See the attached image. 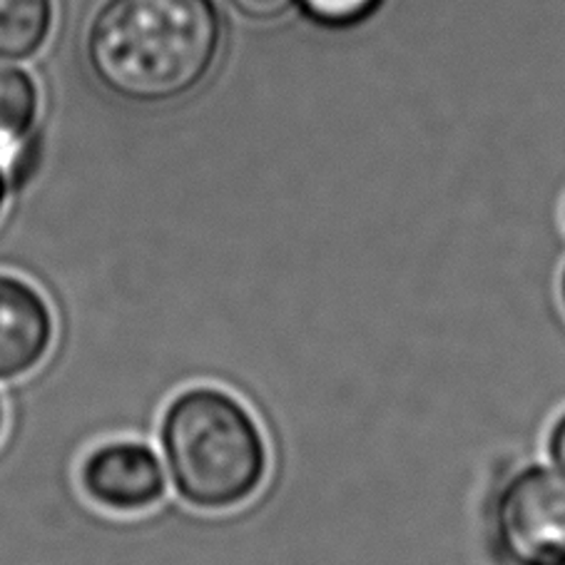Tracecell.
<instances>
[{"instance_id": "cell-1", "label": "cell", "mask_w": 565, "mask_h": 565, "mask_svg": "<svg viewBox=\"0 0 565 565\" xmlns=\"http://www.w3.org/2000/svg\"><path fill=\"white\" fill-rule=\"evenodd\" d=\"M220 47L212 0H107L85 35L95 81L130 105L188 97L210 77Z\"/></svg>"}, {"instance_id": "cell-2", "label": "cell", "mask_w": 565, "mask_h": 565, "mask_svg": "<svg viewBox=\"0 0 565 565\" xmlns=\"http://www.w3.org/2000/svg\"><path fill=\"white\" fill-rule=\"evenodd\" d=\"M168 473L180 499L200 511H230L255 495L269 471L257 418L237 396L194 386L172 398L160 424Z\"/></svg>"}, {"instance_id": "cell-3", "label": "cell", "mask_w": 565, "mask_h": 565, "mask_svg": "<svg viewBox=\"0 0 565 565\" xmlns=\"http://www.w3.org/2000/svg\"><path fill=\"white\" fill-rule=\"evenodd\" d=\"M493 529L511 565L565 558V476L545 466L515 471L495 499Z\"/></svg>"}, {"instance_id": "cell-4", "label": "cell", "mask_w": 565, "mask_h": 565, "mask_svg": "<svg viewBox=\"0 0 565 565\" xmlns=\"http://www.w3.org/2000/svg\"><path fill=\"white\" fill-rule=\"evenodd\" d=\"M81 486L87 499L113 513H142L168 491L158 454L140 441L97 446L81 466Z\"/></svg>"}, {"instance_id": "cell-5", "label": "cell", "mask_w": 565, "mask_h": 565, "mask_svg": "<svg viewBox=\"0 0 565 565\" xmlns=\"http://www.w3.org/2000/svg\"><path fill=\"white\" fill-rule=\"evenodd\" d=\"M53 342L55 319L45 297L21 277L0 275V382L35 372Z\"/></svg>"}, {"instance_id": "cell-6", "label": "cell", "mask_w": 565, "mask_h": 565, "mask_svg": "<svg viewBox=\"0 0 565 565\" xmlns=\"http://www.w3.org/2000/svg\"><path fill=\"white\" fill-rule=\"evenodd\" d=\"M41 93L31 73L0 65V162L15 158L35 128Z\"/></svg>"}, {"instance_id": "cell-7", "label": "cell", "mask_w": 565, "mask_h": 565, "mask_svg": "<svg viewBox=\"0 0 565 565\" xmlns=\"http://www.w3.org/2000/svg\"><path fill=\"white\" fill-rule=\"evenodd\" d=\"M53 0H0V61H28L53 31Z\"/></svg>"}, {"instance_id": "cell-8", "label": "cell", "mask_w": 565, "mask_h": 565, "mask_svg": "<svg viewBox=\"0 0 565 565\" xmlns=\"http://www.w3.org/2000/svg\"><path fill=\"white\" fill-rule=\"evenodd\" d=\"M311 21L329 28H347L372 15L382 0H301Z\"/></svg>"}, {"instance_id": "cell-9", "label": "cell", "mask_w": 565, "mask_h": 565, "mask_svg": "<svg viewBox=\"0 0 565 565\" xmlns=\"http://www.w3.org/2000/svg\"><path fill=\"white\" fill-rule=\"evenodd\" d=\"M242 18H249L255 23L279 21L295 8L297 0H227Z\"/></svg>"}, {"instance_id": "cell-10", "label": "cell", "mask_w": 565, "mask_h": 565, "mask_svg": "<svg viewBox=\"0 0 565 565\" xmlns=\"http://www.w3.org/2000/svg\"><path fill=\"white\" fill-rule=\"evenodd\" d=\"M548 456H551V461L555 463V469H558L565 476V412L558 418H555V424L551 426Z\"/></svg>"}, {"instance_id": "cell-11", "label": "cell", "mask_w": 565, "mask_h": 565, "mask_svg": "<svg viewBox=\"0 0 565 565\" xmlns=\"http://www.w3.org/2000/svg\"><path fill=\"white\" fill-rule=\"evenodd\" d=\"M3 168L6 164L0 162V214H3V207H6V198H8V178L3 174Z\"/></svg>"}, {"instance_id": "cell-12", "label": "cell", "mask_w": 565, "mask_h": 565, "mask_svg": "<svg viewBox=\"0 0 565 565\" xmlns=\"http://www.w3.org/2000/svg\"><path fill=\"white\" fill-rule=\"evenodd\" d=\"M561 301H563V309H565V267H563V277H561Z\"/></svg>"}, {"instance_id": "cell-13", "label": "cell", "mask_w": 565, "mask_h": 565, "mask_svg": "<svg viewBox=\"0 0 565 565\" xmlns=\"http://www.w3.org/2000/svg\"><path fill=\"white\" fill-rule=\"evenodd\" d=\"M3 424H6V408H3V402H0V434H3Z\"/></svg>"}, {"instance_id": "cell-14", "label": "cell", "mask_w": 565, "mask_h": 565, "mask_svg": "<svg viewBox=\"0 0 565 565\" xmlns=\"http://www.w3.org/2000/svg\"><path fill=\"white\" fill-rule=\"evenodd\" d=\"M553 565H565V558H563V561H558V563H553Z\"/></svg>"}]
</instances>
